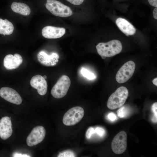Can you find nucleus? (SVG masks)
I'll return each instance as SVG.
<instances>
[{
	"mask_svg": "<svg viewBox=\"0 0 157 157\" xmlns=\"http://www.w3.org/2000/svg\"><path fill=\"white\" fill-rule=\"evenodd\" d=\"M98 53L101 56L111 57L119 53L122 49L121 42L114 40L108 42H100L96 46Z\"/></svg>",
	"mask_w": 157,
	"mask_h": 157,
	"instance_id": "obj_1",
	"label": "nucleus"
},
{
	"mask_svg": "<svg viewBox=\"0 0 157 157\" xmlns=\"http://www.w3.org/2000/svg\"><path fill=\"white\" fill-rule=\"evenodd\" d=\"M128 94L126 88L124 86L118 88L109 97L107 102L108 108L114 110L121 107L125 103Z\"/></svg>",
	"mask_w": 157,
	"mask_h": 157,
	"instance_id": "obj_2",
	"label": "nucleus"
},
{
	"mask_svg": "<svg viewBox=\"0 0 157 157\" xmlns=\"http://www.w3.org/2000/svg\"><path fill=\"white\" fill-rule=\"evenodd\" d=\"M45 5L46 9L56 16L67 17L72 15L70 8L58 1L46 0Z\"/></svg>",
	"mask_w": 157,
	"mask_h": 157,
	"instance_id": "obj_3",
	"label": "nucleus"
},
{
	"mask_svg": "<svg viewBox=\"0 0 157 157\" xmlns=\"http://www.w3.org/2000/svg\"><path fill=\"white\" fill-rule=\"evenodd\" d=\"M71 80L66 75L61 76L52 88L51 93L54 98L60 99L67 94L71 85Z\"/></svg>",
	"mask_w": 157,
	"mask_h": 157,
	"instance_id": "obj_4",
	"label": "nucleus"
},
{
	"mask_svg": "<svg viewBox=\"0 0 157 157\" xmlns=\"http://www.w3.org/2000/svg\"><path fill=\"white\" fill-rule=\"evenodd\" d=\"M84 114L83 108L80 106H75L68 110L64 114L63 122L64 125L71 126L79 122Z\"/></svg>",
	"mask_w": 157,
	"mask_h": 157,
	"instance_id": "obj_5",
	"label": "nucleus"
},
{
	"mask_svg": "<svg viewBox=\"0 0 157 157\" xmlns=\"http://www.w3.org/2000/svg\"><path fill=\"white\" fill-rule=\"evenodd\" d=\"M134 62L129 61L125 63L119 69L116 76V79L119 83H124L129 80L133 75L135 69Z\"/></svg>",
	"mask_w": 157,
	"mask_h": 157,
	"instance_id": "obj_6",
	"label": "nucleus"
},
{
	"mask_svg": "<svg viewBox=\"0 0 157 157\" xmlns=\"http://www.w3.org/2000/svg\"><path fill=\"white\" fill-rule=\"evenodd\" d=\"M127 146V134L124 131H121L115 136L112 141V150L115 154H121L125 151Z\"/></svg>",
	"mask_w": 157,
	"mask_h": 157,
	"instance_id": "obj_7",
	"label": "nucleus"
},
{
	"mask_svg": "<svg viewBox=\"0 0 157 157\" xmlns=\"http://www.w3.org/2000/svg\"><path fill=\"white\" fill-rule=\"evenodd\" d=\"M46 135V130L42 126L34 127L28 136L26 140L27 145L32 147L41 142L44 139Z\"/></svg>",
	"mask_w": 157,
	"mask_h": 157,
	"instance_id": "obj_8",
	"label": "nucleus"
},
{
	"mask_svg": "<svg viewBox=\"0 0 157 157\" xmlns=\"http://www.w3.org/2000/svg\"><path fill=\"white\" fill-rule=\"evenodd\" d=\"M0 96L6 101L17 105L22 102V98L15 90L8 87H3L0 89Z\"/></svg>",
	"mask_w": 157,
	"mask_h": 157,
	"instance_id": "obj_9",
	"label": "nucleus"
},
{
	"mask_svg": "<svg viewBox=\"0 0 157 157\" xmlns=\"http://www.w3.org/2000/svg\"><path fill=\"white\" fill-rule=\"evenodd\" d=\"M37 58L39 62L45 66L49 67L55 65L58 61L59 56L56 52L48 54L44 51H40L37 54Z\"/></svg>",
	"mask_w": 157,
	"mask_h": 157,
	"instance_id": "obj_10",
	"label": "nucleus"
},
{
	"mask_svg": "<svg viewBox=\"0 0 157 157\" xmlns=\"http://www.w3.org/2000/svg\"><path fill=\"white\" fill-rule=\"evenodd\" d=\"M30 83L32 87L37 90L38 93L40 95L42 96L46 94L48 85L43 76L40 75L33 76L31 80Z\"/></svg>",
	"mask_w": 157,
	"mask_h": 157,
	"instance_id": "obj_11",
	"label": "nucleus"
},
{
	"mask_svg": "<svg viewBox=\"0 0 157 157\" xmlns=\"http://www.w3.org/2000/svg\"><path fill=\"white\" fill-rule=\"evenodd\" d=\"M65 33L63 28L57 27L48 26L44 27L42 31V35L48 39H56L63 36Z\"/></svg>",
	"mask_w": 157,
	"mask_h": 157,
	"instance_id": "obj_12",
	"label": "nucleus"
},
{
	"mask_svg": "<svg viewBox=\"0 0 157 157\" xmlns=\"http://www.w3.org/2000/svg\"><path fill=\"white\" fill-rule=\"evenodd\" d=\"M12 133L10 118L8 116L2 117L0 120V137L3 140H6L11 135Z\"/></svg>",
	"mask_w": 157,
	"mask_h": 157,
	"instance_id": "obj_13",
	"label": "nucleus"
},
{
	"mask_svg": "<svg viewBox=\"0 0 157 157\" xmlns=\"http://www.w3.org/2000/svg\"><path fill=\"white\" fill-rule=\"evenodd\" d=\"M22 62V57L20 54L15 53L13 56L9 54L5 57L3 60V65L7 69L12 70L18 68Z\"/></svg>",
	"mask_w": 157,
	"mask_h": 157,
	"instance_id": "obj_14",
	"label": "nucleus"
},
{
	"mask_svg": "<svg viewBox=\"0 0 157 157\" xmlns=\"http://www.w3.org/2000/svg\"><path fill=\"white\" fill-rule=\"evenodd\" d=\"M117 25L120 30L126 35H134L136 29L134 26L125 19L119 17L116 21Z\"/></svg>",
	"mask_w": 157,
	"mask_h": 157,
	"instance_id": "obj_15",
	"label": "nucleus"
},
{
	"mask_svg": "<svg viewBox=\"0 0 157 157\" xmlns=\"http://www.w3.org/2000/svg\"><path fill=\"white\" fill-rule=\"evenodd\" d=\"M10 8L14 12L24 16L29 15L31 12L29 6L23 2H13L11 4Z\"/></svg>",
	"mask_w": 157,
	"mask_h": 157,
	"instance_id": "obj_16",
	"label": "nucleus"
},
{
	"mask_svg": "<svg viewBox=\"0 0 157 157\" xmlns=\"http://www.w3.org/2000/svg\"><path fill=\"white\" fill-rule=\"evenodd\" d=\"M14 27L13 24L6 19L0 18V34L9 35L13 32Z\"/></svg>",
	"mask_w": 157,
	"mask_h": 157,
	"instance_id": "obj_17",
	"label": "nucleus"
},
{
	"mask_svg": "<svg viewBox=\"0 0 157 157\" xmlns=\"http://www.w3.org/2000/svg\"><path fill=\"white\" fill-rule=\"evenodd\" d=\"M81 74L84 77L89 80H93L95 79L96 76L93 73L90 72L87 69L82 68L81 69Z\"/></svg>",
	"mask_w": 157,
	"mask_h": 157,
	"instance_id": "obj_18",
	"label": "nucleus"
},
{
	"mask_svg": "<svg viewBox=\"0 0 157 157\" xmlns=\"http://www.w3.org/2000/svg\"><path fill=\"white\" fill-rule=\"evenodd\" d=\"M128 109L126 107L123 106L120 108L117 111V116L120 118L125 117L128 114Z\"/></svg>",
	"mask_w": 157,
	"mask_h": 157,
	"instance_id": "obj_19",
	"label": "nucleus"
},
{
	"mask_svg": "<svg viewBox=\"0 0 157 157\" xmlns=\"http://www.w3.org/2000/svg\"><path fill=\"white\" fill-rule=\"evenodd\" d=\"M151 109L152 112L154 113V115L152 118V121L153 122L156 123L157 119V103L156 102L152 104Z\"/></svg>",
	"mask_w": 157,
	"mask_h": 157,
	"instance_id": "obj_20",
	"label": "nucleus"
},
{
	"mask_svg": "<svg viewBox=\"0 0 157 157\" xmlns=\"http://www.w3.org/2000/svg\"><path fill=\"white\" fill-rule=\"evenodd\" d=\"M75 156L74 152L70 150L65 151L60 153L58 156V157H74Z\"/></svg>",
	"mask_w": 157,
	"mask_h": 157,
	"instance_id": "obj_21",
	"label": "nucleus"
},
{
	"mask_svg": "<svg viewBox=\"0 0 157 157\" xmlns=\"http://www.w3.org/2000/svg\"><path fill=\"white\" fill-rule=\"evenodd\" d=\"M95 133V129L93 127L89 128L86 131L85 136L87 139H90L92 135Z\"/></svg>",
	"mask_w": 157,
	"mask_h": 157,
	"instance_id": "obj_22",
	"label": "nucleus"
},
{
	"mask_svg": "<svg viewBox=\"0 0 157 157\" xmlns=\"http://www.w3.org/2000/svg\"><path fill=\"white\" fill-rule=\"evenodd\" d=\"M95 133H96L99 135L102 136L105 133V131L104 129L101 127H97L95 129Z\"/></svg>",
	"mask_w": 157,
	"mask_h": 157,
	"instance_id": "obj_23",
	"label": "nucleus"
},
{
	"mask_svg": "<svg viewBox=\"0 0 157 157\" xmlns=\"http://www.w3.org/2000/svg\"><path fill=\"white\" fill-rule=\"evenodd\" d=\"M70 3L75 5H78L82 4L84 0H66Z\"/></svg>",
	"mask_w": 157,
	"mask_h": 157,
	"instance_id": "obj_24",
	"label": "nucleus"
},
{
	"mask_svg": "<svg viewBox=\"0 0 157 157\" xmlns=\"http://www.w3.org/2000/svg\"><path fill=\"white\" fill-rule=\"evenodd\" d=\"M108 117L110 120L112 121H115L117 118L116 115L113 112L109 113L108 115Z\"/></svg>",
	"mask_w": 157,
	"mask_h": 157,
	"instance_id": "obj_25",
	"label": "nucleus"
},
{
	"mask_svg": "<svg viewBox=\"0 0 157 157\" xmlns=\"http://www.w3.org/2000/svg\"><path fill=\"white\" fill-rule=\"evenodd\" d=\"M149 4L152 6L156 8L157 7V0H148Z\"/></svg>",
	"mask_w": 157,
	"mask_h": 157,
	"instance_id": "obj_26",
	"label": "nucleus"
},
{
	"mask_svg": "<svg viewBox=\"0 0 157 157\" xmlns=\"http://www.w3.org/2000/svg\"><path fill=\"white\" fill-rule=\"evenodd\" d=\"M13 157H30L29 156L26 154H21L15 153L13 155Z\"/></svg>",
	"mask_w": 157,
	"mask_h": 157,
	"instance_id": "obj_27",
	"label": "nucleus"
},
{
	"mask_svg": "<svg viewBox=\"0 0 157 157\" xmlns=\"http://www.w3.org/2000/svg\"><path fill=\"white\" fill-rule=\"evenodd\" d=\"M153 17L155 19H157V8H156L153 10Z\"/></svg>",
	"mask_w": 157,
	"mask_h": 157,
	"instance_id": "obj_28",
	"label": "nucleus"
},
{
	"mask_svg": "<svg viewBox=\"0 0 157 157\" xmlns=\"http://www.w3.org/2000/svg\"><path fill=\"white\" fill-rule=\"evenodd\" d=\"M157 78H156L154 79L152 81V83L154 84L156 86H157Z\"/></svg>",
	"mask_w": 157,
	"mask_h": 157,
	"instance_id": "obj_29",
	"label": "nucleus"
},
{
	"mask_svg": "<svg viewBox=\"0 0 157 157\" xmlns=\"http://www.w3.org/2000/svg\"><path fill=\"white\" fill-rule=\"evenodd\" d=\"M101 58L103 59H105L106 58V57L104 56H101Z\"/></svg>",
	"mask_w": 157,
	"mask_h": 157,
	"instance_id": "obj_30",
	"label": "nucleus"
},
{
	"mask_svg": "<svg viewBox=\"0 0 157 157\" xmlns=\"http://www.w3.org/2000/svg\"><path fill=\"white\" fill-rule=\"evenodd\" d=\"M43 78H45V79H46L47 78V77L45 75H44L43 76Z\"/></svg>",
	"mask_w": 157,
	"mask_h": 157,
	"instance_id": "obj_31",
	"label": "nucleus"
}]
</instances>
